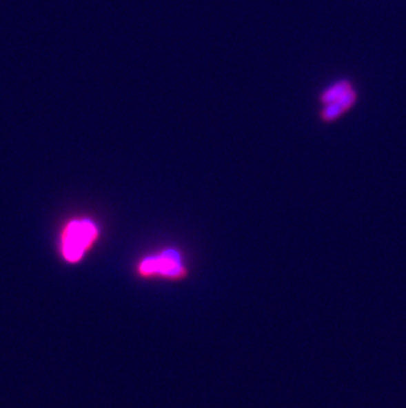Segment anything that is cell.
Here are the masks:
<instances>
[{"instance_id":"6da1fadb","label":"cell","mask_w":406,"mask_h":408,"mask_svg":"<svg viewBox=\"0 0 406 408\" xmlns=\"http://www.w3.org/2000/svg\"><path fill=\"white\" fill-rule=\"evenodd\" d=\"M102 237L99 221L89 214L69 217L60 227L57 237V251L61 260L74 266L83 262L97 247Z\"/></svg>"},{"instance_id":"7a4b0ae2","label":"cell","mask_w":406,"mask_h":408,"mask_svg":"<svg viewBox=\"0 0 406 408\" xmlns=\"http://www.w3.org/2000/svg\"><path fill=\"white\" fill-rule=\"evenodd\" d=\"M134 272L144 282L180 283L190 275V267L181 249L163 246L139 258L134 264Z\"/></svg>"},{"instance_id":"3957f363","label":"cell","mask_w":406,"mask_h":408,"mask_svg":"<svg viewBox=\"0 0 406 408\" xmlns=\"http://www.w3.org/2000/svg\"><path fill=\"white\" fill-rule=\"evenodd\" d=\"M356 91L352 88L351 90L347 91L343 97H341L339 99L331 102L329 105H323L319 114H321V119L323 122H335L339 119L345 113H347L351 107L355 105L356 102Z\"/></svg>"},{"instance_id":"277c9868","label":"cell","mask_w":406,"mask_h":408,"mask_svg":"<svg viewBox=\"0 0 406 408\" xmlns=\"http://www.w3.org/2000/svg\"><path fill=\"white\" fill-rule=\"evenodd\" d=\"M354 86L347 79H341V81H336L334 82L330 86H327L325 90L322 91L321 97H319V101L323 105H329L331 102L339 99L341 97H343L346 94L347 91L351 90Z\"/></svg>"}]
</instances>
